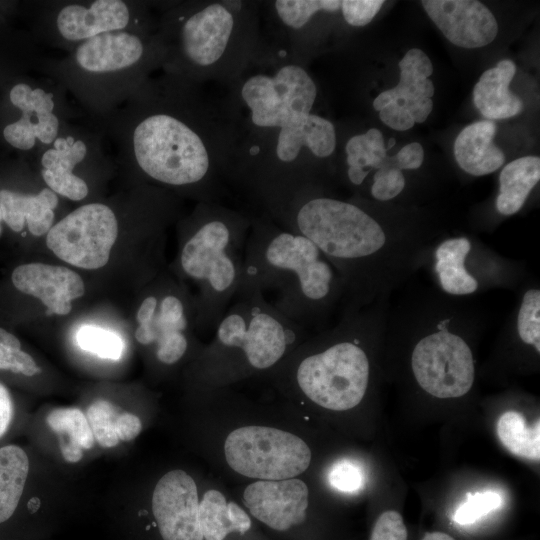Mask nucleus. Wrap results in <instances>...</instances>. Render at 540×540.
I'll list each match as a JSON object with an SVG mask.
<instances>
[{
    "label": "nucleus",
    "mask_w": 540,
    "mask_h": 540,
    "mask_svg": "<svg viewBox=\"0 0 540 540\" xmlns=\"http://www.w3.org/2000/svg\"><path fill=\"white\" fill-rule=\"evenodd\" d=\"M328 487L341 494H357L366 483L362 463L351 456H340L330 462L325 469Z\"/></svg>",
    "instance_id": "33"
},
{
    "label": "nucleus",
    "mask_w": 540,
    "mask_h": 540,
    "mask_svg": "<svg viewBox=\"0 0 540 540\" xmlns=\"http://www.w3.org/2000/svg\"><path fill=\"white\" fill-rule=\"evenodd\" d=\"M496 124L490 120L467 125L456 137L454 156L459 167L473 176L498 170L505 162L503 151L493 143Z\"/></svg>",
    "instance_id": "25"
},
{
    "label": "nucleus",
    "mask_w": 540,
    "mask_h": 540,
    "mask_svg": "<svg viewBox=\"0 0 540 540\" xmlns=\"http://www.w3.org/2000/svg\"><path fill=\"white\" fill-rule=\"evenodd\" d=\"M58 195L48 187L36 194H24L7 189L0 190L2 221L15 232H20L27 223L34 236L47 234L54 221V210Z\"/></svg>",
    "instance_id": "24"
},
{
    "label": "nucleus",
    "mask_w": 540,
    "mask_h": 540,
    "mask_svg": "<svg viewBox=\"0 0 540 540\" xmlns=\"http://www.w3.org/2000/svg\"><path fill=\"white\" fill-rule=\"evenodd\" d=\"M11 278L19 291L38 298L58 315L70 313L72 300L85 292L81 277L64 266L28 263L18 266Z\"/></svg>",
    "instance_id": "22"
},
{
    "label": "nucleus",
    "mask_w": 540,
    "mask_h": 540,
    "mask_svg": "<svg viewBox=\"0 0 540 540\" xmlns=\"http://www.w3.org/2000/svg\"><path fill=\"white\" fill-rule=\"evenodd\" d=\"M379 117L386 126L398 131L408 130L415 124L409 111L394 101L379 111Z\"/></svg>",
    "instance_id": "41"
},
{
    "label": "nucleus",
    "mask_w": 540,
    "mask_h": 540,
    "mask_svg": "<svg viewBox=\"0 0 540 540\" xmlns=\"http://www.w3.org/2000/svg\"><path fill=\"white\" fill-rule=\"evenodd\" d=\"M164 47L156 30L99 34L43 70L78 100L94 121L121 106L162 69Z\"/></svg>",
    "instance_id": "10"
},
{
    "label": "nucleus",
    "mask_w": 540,
    "mask_h": 540,
    "mask_svg": "<svg viewBox=\"0 0 540 540\" xmlns=\"http://www.w3.org/2000/svg\"><path fill=\"white\" fill-rule=\"evenodd\" d=\"M420 540H458L453 534L443 530L426 531Z\"/></svg>",
    "instance_id": "46"
},
{
    "label": "nucleus",
    "mask_w": 540,
    "mask_h": 540,
    "mask_svg": "<svg viewBox=\"0 0 540 540\" xmlns=\"http://www.w3.org/2000/svg\"><path fill=\"white\" fill-rule=\"evenodd\" d=\"M117 236L114 210L104 203H89L54 224L46 244L58 258L73 266L98 269L107 264Z\"/></svg>",
    "instance_id": "16"
},
{
    "label": "nucleus",
    "mask_w": 540,
    "mask_h": 540,
    "mask_svg": "<svg viewBox=\"0 0 540 540\" xmlns=\"http://www.w3.org/2000/svg\"><path fill=\"white\" fill-rule=\"evenodd\" d=\"M78 346L98 357L110 360H119L124 351V342L121 337L107 329L85 325L77 334Z\"/></svg>",
    "instance_id": "36"
},
{
    "label": "nucleus",
    "mask_w": 540,
    "mask_h": 540,
    "mask_svg": "<svg viewBox=\"0 0 540 540\" xmlns=\"http://www.w3.org/2000/svg\"><path fill=\"white\" fill-rule=\"evenodd\" d=\"M202 478L173 468L156 480L150 496V514L160 540H204L199 521Z\"/></svg>",
    "instance_id": "18"
},
{
    "label": "nucleus",
    "mask_w": 540,
    "mask_h": 540,
    "mask_svg": "<svg viewBox=\"0 0 540 540\" xmlns=\"http://www.w3.org/2000/svg\"><path fill=\"white\" fill-rule=\"evenodd\" d=\"M503 499L495 491L469 494L452 514V522L461 529L471 530L502 506Z\"/></svg>",
    "instance_id": "34"
},
{
    "label": "nucleus",
    "mask_w": 540,
    "mask_h": 540,
    "mask_svg": "<svg viewBox=\"0 0 540 540\" xmlns=\"http://www.w3.org/2000/svg\"><path fill=\"white\" fill-rule=\"evenodd\" d=\"M395 143H396V141H395L394 138L389 139L388 146H387L386 150L392 148V146H394Z\"/></svg>",
    "instance_id": "47"
},
{
    "label": "nucleus",
    "mask_w": 540,
    "mask_h": 540,
    "mask_svg": "<svg viewBox=\"0 0 540 540\" xmlns=\"http://www.w3.org/2000/svg\"><path fill=\"white\" fill-rule=\"evenodd\" d=\"M309 239L340 274L342 306L365 307L391 295L423 268L438 235L423 225L388 222L354 200L308 186L265 212Z\"/></svg>",
    "instance_id": "2"
},
{
    "label": "nucleus",
    "mask_w": 540,
    "mask_h": 540,
    "mask_svg": "<svg viewBox=\"0 0 540 540\" xmlns=\"http://www.w3.org/2000/svg\"><path fill=\"white\" fill-rule=\"evenodd\" d=\"M515 72L514 62L503 59L480 76L473 88V102L482 116L506 119L522 111V100L509 90Z\"/></svg>",
    "instance_id": "26"
},
{
    "label": "nucleus",
    "mask_w": 540,
    "mask_h": 540,
    "mask_svg": "<svg viewBox=\"0 0 540 540\" xmlns=\"http://www.w3.org/2000/svg\"><path fill=\"white\" fill-rule=\"evenodd\" d=\"M13 418V402L8 389L0 383V438L7 432Z\"/></svg>",
    "instance_id": "44"
},
{
    "label": "nucleus",
    "mask_w": 540,
    "mask_h": 540,
    "mask_svg": "<svg viewBox=\"0 0 540 540\" xmlns=\"http://www.w3.org/2000/svg\"><path fill=\"white\" fill-rule=\"evenodd\" d=\"M383 4L382 0H343L341 12L349 26L363 27L373 20Z\"/></svg>",
    "instance_id": "40"
},
{
    "label": "nucleus",
    "mask_w": 540,
    "mask_h": 540,
    "mask_svg": "<svg viewBox=\"0 0 540 540\" xmlns=\"http://www.w3.org/2000/svg\"><path fill=\"white\" fill-rule=\"evenodd\" d=\"M0 370L28 377L40 372L33 358L21 349L20 341L2 328H0Z\"/></svg>",
    "instance_id": "37"
},
{
    "label": "nucleus",
    "mask_w": 540,
    "mask_h": 540,
    "mask_svg": "<svg viewBox=\"0 0 540 540\" xmlns=\"http://www.w3.org/2000/svg\"><path fill=\"white\" fill-rule=\"evenodd\" d=\"M336 146V128L329 119L300 114L279 128L240 135L228 182L244 188L267 210L302 188L324 187L318 167Z\"/></svg>",
    "instance_id": "9"
},
{
    "label": "nucleus",
    "mask_w": 540,
    "mask_h": 540,
    "mask_svg": "<svg viewBox=\"0 0 540 540\" xmlns=\"http://www.w3.org/2000/svg\"><path fill=\"white\" fill-rule=\"evenodd\" d=\"M408 536V529L400 512L387 509L374 518L368 540H408Z\"/></svg>",
    "instance_id": "39"
},
{
    "label": "nucleus",
    "mask_w": 540,
    "mask_h": 540,
    "mask_svg": "<svg viewBox=\"0 0 540 540\" xmlns=\"http://www.w3.org/2000/svg\"><path fill=\"white\" fill-rule=\"evenodd\" d=\"M344 151L346 180L352 189L358 191L369 175L384 166L389 159L383 135L376 128L351 136Z\"/></svg>",
    "instance_id": "28"
},
{
    "label": "nucleus",
    "mask_w": 540,
    "mask_h": 540,
    "mask_svg": "<svg viewBox=\"0 0 540 540\" xmlns=\"http://www.w3.org/2000/svg\"><path fill=\"white\" fill-rule=\"evenodd\" d=\"M156 33L162 71L227 86L246 69L261 39L258 1L191 0L162 5Z\"/></svg>",
    "instance_id": "6"
},
{
    "label": "nucleus",
    "mask_w": 540,
    "mask_h": 540,
    "mask_svg": "<svg viewBox=\"0 0 540 540\" xmlns=\"http://www.w3.org/2000/svg\"><path fill=\"white\" fill-rule=\"evenodd\" d=\"M467 300L433 287L406 293L388 308L383 340L405 347L413 382L431 397L461 398L474 385L473 341L486 318Z\"/></svg>",
    "instance_id": "5"
},
{
    "label": "nucleus",
    "mask_w": 540,
    "mask_h": 540,
    "mask_svg": "<svg viewBox=\"0 0 540 540\" xmlns=\"http://www.w3.org/2000/svg\"><path fill=\"white\" fill-rule=\"evenodd\" d=\"M308 337L257 290H240L192 367L195 391L262 378Z\"/></svg>",
    "instance_id": "8"
},
{
    "label": "nucleus",
    "mask_w": 540,
    "mask_h": 540,
    "mask_svg": "<svg viewBox=\"0 0 540 540\" xmlns=\"http://www.w3.org/2000/svg\"><path fill=\"white\" fill-rule=\"evenodd\" d=\"M399 170H416L424 161V150L420 143L412 142L402 147L394 156Z\"/></svg>",
    "instance_id": "42"
},
{
    "label": "nucleus",
    "mask_w": 540,
    "mask_h": 540,
    "mask_svg": "<svg viewBox=\"0 0 540 540\" xmlns=\"http://www.w3.org/2000/svg\"><path fill=\"white\" fill-rule=\"evenodd\" d=\"M424 267L438 291L462 299L492 289L516 291L528 278L522 262L466 235L439 238Z\"/></svg>",
    "instance_id": "14"
},
{
    "label": "nucleus",
    "mask_w": 540,
    "mask_h": 540,
    "mask_svg": "<svg viewBox=\"0 0 540 540\" xmlns=\"http://www.w3.org/2000/svg\"><path fill=\"white\" fill-rule=\"evenodd\" d=\"M421 4L433 23L456 46L479 48L497 36L496 18L479 1L425 0Z\"/></svg>",
    "instance_id": "21"
},
{
    "label": "nucleus",
    "mask_w": 540,
    "mask_h": 540,
    "mask_svg": "<svg viewBox=\"0 0 540 540\" xmlns=\"http://www.w3.org/2000/svg\"><path fill=\"white\" fill-rule=\"evenodd\" d=\"M228 486L273 540H342L316 502L308 475Z\"/></svg>",
    "instance_id": "13"
},
{
    "label": "nucleus",
    "mask_w": 540,
    "mask_h": 540,
    "mask_svg": "<svg viewBox=\"0 0 540 540\" xmlns=\"http://www.w3.org/2000/svg\"><path fill=\"white\" fill-rule=\"evenodd\" d=\"M121 411L107 400H96L87 409L86 417L94 439L104 448H112L120 442L117 432Z\"/></svg>",
    "instance_id": "35"
},
{
    "label": "nucleus",
    "mask_w": 540,
    "mask_h": 540,
    "mask_svg": "<svg viewBox=\"0 0 540 540\" xmlns=\"http://www.w3.org/2000/svg\"><path fill=\"white\" fill-rule=\"evenodd\" d=\"M142 428V421L137 415L130 412L120 413L117 427L120 441H132L141 433Z\"/></svg>",
    "instance_id": "43"
},
{
    "label": "nucleus",
    "mask_w": 540,
    "mask_h": 540,
    "mask_svg": "<svg viewBox=\"0 0 540 540\" xmlns=\"http://www.w3.org/2000/svg\"><path fill=\"white\" fill-rule=\"evenodd\" d=\"M540 180V158L524 156L506 164L499 175L494 200L496 213L503 217L518 213Z\"/></svg>",
    "instance_id": "27"
},
{
    "label": "nucleus",
    "mask_w": 540,
    "mask_h": 540,
    "mask_svg": "<svg viewBox=\"0 0 540 540\" xmlns=\"http://www.w3.org/2000/svg\"><path fill=\"white\" fill-rule=\"evenodd\" d=\"M9 99L21 115L4 127L6 142L19 150L32 149L37 140L43 145H51L61 130L54 93L42 87L17 83L11 88Z\"/></svg>",
    "instance_id": "20"
},
{
    "label": "nucleus",
    "mask_w": 540,
    "mask_h": 540,
    "mask_svg": "<svg viewBox=\"0 0 540 540\" xmlns=\"http://www.w3.org/2000/svg\"><path fill=\"white\" fill-rule=\"evenodd\" d=\"M144 2L124 0L66 1L43 4V41L70 52L102 33L156 30L157 18Z\"/></svg>",
    "instance_id": "15"
},
{
    "label": "nucleus",
    "mask_w": 540,
    "mask_h": 540,
    "mask_svg": "<svg viewBox=\"0 0 540 540\" xmlns=\"http://www.w3.org/2000/svg\"><path fill=\"white\" fill-rule=\"evenodd\" d=\"M390 303L343 306L334 326L307 337L260 379L270 385L276 398L307 418L312 411H353L369 393L372 353L382 344Z\"/></svg>",
    "instance_id": "4"
},
{
    "label": "nucleus",
    "mask_w": 540,
    "mask_h": 540,
    "mask_svg": "<svg viewBox=\"0 0 540 540\" xmlns=\"http://www.w3.org/2000/svg\"><path fill=\"white\" fill-rule=\"evenodd\" d=\"M407 188L404 173L397 168H379L372 173L371 181L365 188L368 196L377 203H387L401 196Z\"/></svg>",
    "instance_id": "38"
},
{
    "label": "nucleus",
    "mask_w": 540,
    "mask_h": 540,
    "mask_svg": "<svg viewBox=\"0 0 540 540\" xmlns=\"http://www.w3.org/2000/svg\"><path fill=\"white\" fill-rule=\"evenodd\" d=\"M239 136L273 130L315 113L318 87L307 67L263 43L246 69L226 86Z\"/></svg>",
    "instance_id": "12"
},
{
    "label": "nucleus",
    "mask_w": 540,
    "mask_h": 540,
    "mask_svg": "<svg viewBox=\"0 0 540 540\" xmlns=\"http://www.w3.org/2000/svg\"><path fill=\"white\" fill-rule=\"evenodd\" d=\"M189 302L180 294H150L141 302L136 320L135 338L143 346H153L155 359L164 366H174L191 351V316Z\"/></svg>",
    "instance_id": "17"
},
{
    "label": "nucleus",
    "mask_w": 540,
    "mask_h": 540,
    "mask_svg": "<svg viewBox=\"0 0 540 540\" xmlns=\"http://www.w3.org/2000/svg\"><path fill=\"white\" fill-rule=\"evenodd\" d=\"M199 448L227 485L309 475L310 419L281 401L252 399L233 387L195 391Z\"/></svg>",
    "instance_id": "3"
},
{
    "label": "nucleus",
    "mask_w": 540,
    "mask_h": 540,
    "mask_svg": "<svg viewBox=\"0 0 540 540\" xmlns=\"http://www.w3.org/2000/svg\"><path fill=\"white\" fill-rule=\"evenodd\" d=\"M212 85L162 71L94 122L116 157L148 181L199 202H220L239 129L226 86L219 94Z\"/></svg>",
    "instance_id": "1"
},
{
    "label": "nucleus",
    "mask_w": 540,
    "mask_h": 540,
    "mask_svg": "<svg viewBox=\"0 0 540 540\" xmlns=\"http://www.w3.org/2000/svg\"><path fill=\"white\" fill-rule=\"evenodd\" d=\"M250 226L251 216L220 202H199L187 221L178 263L200 289L197 322L212 332L240 289Z\"/></svg>",
    "instance_id": "11"
},
{
    "label": "nucleus",
    "mask_w": 540,
    "mask_h": 540,
    "mask_svg": "<svg viewBox=\"0 0 540 540\" xmlns=\"http://www.w3.org/2000/svg\"><path fill=\"white\" fill-rule=\"evenodd\" d=\"M432 108L431 98H420L408 107V111L415 123H423L430 115Z\"/></svg>",
    "instance_id": "45"
},
{
    "label": "nucleus",
    "mask_w": 540,
    "mask_h": 540,
    "mask_svg": "<svg viewBox=\"0 0 540 540\" xmlns=\"http://www.w3.org/2000/svg\"><path fill=\"white\" fill-rule=\"evenodd\" d=\"M29 473V458L17 445L0 448V524L15 513Z\"/></svg>",
    "instance_id": "31"
},
{
    "label": "nucleus",
    "mask_w": 540,
    "mask_h": 540,
    "mask_svg": "<svg viewBox=\"0 0 540 540\" xmlns=\"http://www.w3.org/2000/svg\"><path fill=\"white\" fill-rule=\"evenodd\" d=\"M51 430L58 435L60 451L69 463H77L83 450L93 447L95 439L86 415L78 408H57L46 417Z\"/></svg>",
    "instance_id": "30"
},
{
    "label": "nucleus",
    "mask_w": 540,
    "mask_h": 540,
    "mask_svg": "<svg viewBox=\"0 0 540 540\" xmlns=\"http://www.w3.org/2000/svg\"><path fill=\"white\" fill-rule=\"evenodd\" d=\"M496 432L501 443L512 454L525 459L539 460V420L529 425L521 413L514 410L506 411L497 421Z\"/></svg>",
    "instance_id": "32"
},
{
    "label": "nucleus",
    "mask_w": 540,
    "mask_h": 540,
    "mask_svg": "<svg viewBox=\"0 0 540 540\" xmlns=\"http://www.w3.org/2000/svg\"><path fill=\"white\" fill-rule=\"evenodd\" d=\"M79 133L62 132L44 150L41 156V176L47 187L57 195L72 201L83 200L89 193L84 179L79 177L75 168L89 156V142Z\"/></svg>",
    "instance_id": "23"
},
{
    "label": "nucleus",
    "mask_w": 540,
    "mask_h": 540,
    "mask_svg": "<svg viewBox=\"0 0 540 540\" xmlns=\"http://www.w3.org/2000/svg\"><path fill=\"white\" fill-rule=\"evenodd\" d=\"M2 221V213H1V209H0V223ZM0 234H1V225H0Z\"/></svg>",
    "instance_id": "48"
},
{
    "label": "nucleus",
    "mask_w": 540,
    "mask_h": 540,
    "mask_svg": "<svg viewBox=\"0 0 540 540\" xmlns=\"http://www.w3.org/2000/svg\"><path fill=\"white\" fill-rule=\"evenodd\" d=\"M399 83L386 90L391 102L407 108L420 98H431L434 94L433 82L428 78L433 72L429 57L420 49H410L399 62Z\"/></svg>",
    "instance_id": "29"
},
{
    "label": "nucleus",
    "mask_w": 540,
    "mask_h": 540,
    "mask_svg": "<svg viewBox=\"0 0 540 540\" xmlns=\"http://www.w3.org/2000/svg\"><path fill=\"white\" fill-rule=\"evenodd\" d=\"M199 521L204 540H273L211 472L202 478Z\"/></svg>",
    "instance_id": "19"
},
{
    "label": "nucleus",
    "mask_w": 540,
    "mask_h": 540,
    "mask_svg": "<svg viewBox=\"0 0 540 540\" xmlns=\"http://www.w3.org/2000/svg\"><path fill=\"white\" fill-rule=\"evenodd\" d=\"M240 290L274 291L271 304L305 329L323 330L345 297L340 274L314 243L265 213L251 216Z\"/></svg>",
    "instance_id": "7"
}]
</instances>
